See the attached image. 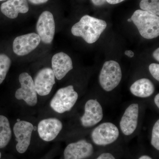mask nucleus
Masks as SVG:
<instances>
[{"instance_id":"f257e3e1","label":"nucleus","mask_w":159,"mask_h":159,"mask_svg":"<svg viewBox=\"0 0 159 159\" xmlns=\"http://www.w3.org/2000/svg\"><path fill=\"white\" fill-rule=\"evenodd\" d=\"M107 26L103 20L87 15L72 27L71 32L74 36L82 37L86 42L93 43L99 39Z\"/></svg>"},{"instance_id":"f03ea898","label":"nucleus","mask_w":159,"mask_h":159,"mask_svg":"<svg viewBox=\"0 0 159 159\" xmlns=\"http://www.w3.org/2000/svg\"><path fill=\"white\" fill-rule=\"evenodd\" d=\"M136 26L141 36L146 39H152L159 35V17L148 11L136 10L130 18Z\"/></svg>"},{"instance_id":"7ed1b4c3","label":"nucleus","mask_w":159,"mask_h":159,"mask_svg":"<svg viewBox=\"0 0 159 159\" xmlns=\"http://www.w3.org/2000/svg\"><path fill=\"white\" fill-rule=\"evenodd\" d=\"M122 78L121 67L117 61L110 60L104 63L99 76V84L104 90L112 91L119 85Z\"/></svg>"},{"instance_id":"20e7f679","label":"nucleus","mask_w":159,"mask_h":159,"mask_svg":"<svg viewBox=\"0 0 159 159\" xmlns=\"http://www.w3.org/2000/svg\"><path fill=\"white\" fill-rule=\"evenodd\" d=\"M78 95L73 85L59 89L51 99L50 105L53 110L60 114L71 110L75 105Z\"/></svg>"},{"instance_id":"39448f33","label":"nucleus","mask_w":159,"mask_h":159,"mask_svg":"<svg viewBox=\"0 0 159 159\" xmlns=\"http://www.w3.org/2000/svg\"><path fill=\"white\" fill-rule=\"evenodd\" d=\"M118 127L111 122H106L99 124L91 133V138L94 144L106 146L114 143L119 138Z\"/></svg>"},{"instance_id":"423d86ee","label":"nucleus","mask_w":159,"mask_h":159,"mask_svg":"<svg viewBox=\"0 0 159 159\" xmlns=\"http://www.w3.org/2000/svg\"><path fill=\"white\" fill-rule=\"evenodd\" d=\"M21 87L16 92L15 97L18 100H24L30 106L37 104V93L34 81L28 73H23L19 77Z\"/></svg>"},{"instance_id":"0eeeda50","label":"nucleus","mask_w":159,"mask_h":159,"mask_svg":"<svg viewBox=\"0 0 159 159\" xmlns=\"http://www.w3.org/2000/svg\"><path fill=\"white\" fill-rule=\"evenodd\" d=\"M55 22L50 11H43L40 16L36 25V30L41 40L46 44L52 42L55 34Z\"/></svg>"},{"instance_id":"6e6552de","label":"nucleus","mask_w":159,"mask_h":159,"mask_svg":"<svg viewBox=\"0 0 159 159\" xmlns=\"http://www.w3.org/2000/svg\"><path fill=\"white\" fill-rule=\"evenodd\" d=\"M33 128V125L27 121H19L15 124L13 132L17 142L16 150L19 153H25L29 148Z\"/></svg>"},{"instance_id":"1a4fd4ad","label":"nucleus","mask_w":159,"mask_h":159,"mask_svg":"<svg viewBox=\"0 0 159 159\" xmlns=\"http://www.w3.org/2000/svg\"><path fill=\"white\" fill-rule=\"evenodd\" d=\"M103 117L101 104L97 99H90L85 103L84 113L80 118V121L84 127H92L99 123Z\"/></svg>"},{"instance_id":"9d476101","label":"nucleus","mask_w":159,"mask_h":159,"mask_svg":"<svg viewBox=\"0 0 159 159\" xmlns=\"http://www.w3.org/2000/svg\"><path fill=\"white\" fill-rule=\"evenodd\" d=\"M40 41L39 35L35 33L18 36L13 41V51L19 56L27 55L36 48Z\"/></svg>"},{"instance_id":"9b49d317","label":"nucleus","mask_w":159,"mask_h":159,"mask_svg":"<svg viewBox=\"0 0 159 159\" xmlns=\"http://www.w3.org/2000/svg\"><path fill=\"white\" fill-rule=\"evenodd\" d=\"M93 152L92 144L81 140L69 144L65 149L64 156L65 159H84L91 157Z\"/></svg>"},{"instance_id":"f8f14e48","label":"nucleus","mask_w":159,"mask_h":159,"mask_svg":"<svg viewBox=\"0 0 159 159\" xmlns=\"http://www.w3.org/2000/svg\"><path fill=\"white\" fill-rule=\"evenodd\" d=\"M55 75L52 69L45 68L37 73L34 79L37 93L41 96H47L50 93L55 84Z\"/></svg>"},{"instance_id":"ddd939ff","label":"nucleus","mask_w":159,"mask_h":159,"mask_svg":"<svg viewBox=\"0 0 159 159\" xmlns=\"http://www.w3.org/2000/svg\"><path fill=\"white\" fill-rule=\"evenodd\" d=\"M139 112V107L138 103L130 104L125 110L120 122V129L125 135H130L136 129Z\"/></svg>"},{"instance_id":"4468645a","label":"nucleus","mask_w":159,"mask_h":159,"mask_svg":"<svg viewBox=\"0 0 159 159\" xmlns=\"http://www.w3.org/2000/svg\"><path fill=\"white\" fill-rule=\"evenodd\" d=\"M62 122L56 118H49L42 120L38 126L39 137L46 142H51L58 135L62 129Z\"/></svg>"},{"instance_id":"2eb2a0df","label":"nucleus","mask_w":159,"mask_h":159,"mask_svg":"<svg viewBox=\"0 0 159 159\" xmlns=\"http://www.w3.org/2000/svg\"><path fill=\"white\" fill-rule=\"evenodd\" d=\"M52 70L58 80L63 79L73 69L70 57L64 52H59L52 58Z\"/></svg>"},{"instance_id":"dca6fc26","label":"nucleus","mask_w":159,"mask_h":159,"mask_svg":"<svg viewBox=\"0 0 159 159\" xmlns=\"http://www.w3.org/2000/svg\"><path fill=\"white\" fill-rule=\"evenodd\" d=\"M1 10L3 14L10 19H15L19 13H27L29 10L27 0H8L2 4Z\"/></svg>"},{"instance_id":"f3484780","label":"nucleus","mask_w":159,"mask_h":159,"mask_svg":"<svg viewBox=\"0 0 159 159\" xmlns=\"http://www.w3.org/2000/svg\"><path fill=\"white\" fill-rule=\"evenodd\" d=\"M131 93L135 97L147 98L151 96L155 92L153 83L147 78H142L134 83L130 87Z\"/></svg>"},{"instance_id":"a211bd4d","label":"nucleus","mask_w":159,"mask_h":159,"mask_svg":"<svg viewBox=\"0 0 159 159\" xmlns=\"http://www.w3.org/2000/svg\"><path fill=\"white\" fill-rule=\"evenodd\" d=\"M11 132L9 120L0 116V148L6 147L11 139Z\"/></svg>"},{"instance_id":"6ab92c4d","label":"nucleus","mask_w":159,"mask_h":159,"mask_svg":"<svg viewBox=\"0 0 159 159\" xmlns=\"http://www.w3.org/2000/svg\"><path fill=\"white\" fill-rule=\"evenodd\" d=\"M139 5L142 10L159 16V0H141Z\"/></svg>"},{"instance_id":"aec40b11","label":"nucleus","mask_w":159,"mask_h":159,"mask_svg":"<svg viewBox=\"0 0 159 159\" xmlns=\"http://www.w3.org/2000/svg\"><path fill=\"white\" fill-rule=\"evenodd\" d=\"M11 64V61L5 54H0V84L6 78Z\"/></svg>"},{"instance_id":"412c9836","label":"nucleus","mask_w":159,"mask_h":159,"mask_svg":"<svg viewBox=\"0 0 159 159\" xmlns=\"http://www.w3.org/2000/svg\"><path fill=\"white\" fill-rule=\"evenodd\" d=\"M151 144L157 149L159 150V120L155 123L152 132Z\"/></svg>"},{"instance_id":"4be33fe9","label":"nucleus","mask_w":159,"mask_h":159,"mask_svg":"<svg viewBox=\"0 0 159 159\" xmlns=\"http://www.w3.org/2000/svg\"><path fill=\"white\" fill-rule=\"evenodd\" d=\"M149 70L151 74L157 80L159 81V64L152 63L149 66Z\"/></svg>"},{"instance_id":"5701e85b","label":"nucleus","mask_w":159,"mask_h":159,"mask_svg":"<svg viewBox=\"0 0 159 159\" xmlns=\"http://www.w3.org/2000/svg\"><path fill=\"white\" fill-rule=\"evenodd\" d=\"M97 159H116L112 154L109 152L101 154Z\"/></svg>"},{"instance_id":"b1692460","label":"nucleus","mask_w":159,"mask_h":159,"mask_svg":"<svg viewBox=\"0 0 159 159\" xmlns=\"http://www.w3.org/2000/svg\"><path fill=\"white\" fill-rule=\"evenodd\" d=\"M30 3L33 5H39L48 2L49 0H28Z\"/></svg>"},{"instance_id":"393cba45","label":"nucleus","mask_w":159,"mask_h":159,"mask_svg":"<svg viewBox=\"0 0 159 159\" xmlns=\"http://www.w3.org/2000/svg\"><path fill=\"white\" fill-rule=\"evenodd\" d=\"M94 5L97 6H101L107 2L106 0H91Z\"/></svg>"},{"instance_id":"a878e982","label":"nucleus","mask_w":159,"mask_h":159,"mask_svg":"<svg viewBox=\"0 0 159 159\" xmlns=\"http://www.w3.org/2000/svg\"><path fill=\"white\" fill-rule=\"evenodd\" d=\"M125 0H106L107 2L111 5H115V4H119L123 2Z\"/></svg>"},{"instance_id":"bb28decb","label":"nucleus","mask_w":159,"mask_h":159,"mask_svg":"<svg viewBox=\"0 0 159 159\" xmlns=\"http://www.w3.org/2000/svg\"><path fill=\"white\" fill-rule=\"evenodd\" d=\"M153 57L158 62L159 61V48H158L153 53Z\"/></svg>"},{"instance_id":"cd10ccee","label":"nucleus","mask_w":159,"mask_h":159,"mask_svg":"<svg viewBox=\"0 0 159 159\" xmlns=\"http://www.w3.org/2000/svg\"><path fill=\"white\" fill-rule=\"evenodd\" d=\"M125 54L129 57H133L134 55V52L130 50H127V51H125Z\"/></svg>"},{"instance_id":"c85d7f7f","label":"nucleus","mask_w":159,"mask_h":159,"mask_svg":"<svg viewBox=\"0 0 159 159\" xmlns=\"http://www.w3.org/2000/svg\"><path fill=\"white\" fill-rule=\"evenodd\" d=\"M154 102L156 105L157 107L158 108H159V94H157L156 96L154 97Z\"/></svg>"},{"instance_id":"c756f323","label":"nucleus","mask_w":159,"mask_h":159,"mask_svg":"<svg viewBox=\"0 0 159 159\" xmlns=\"http://www.w3.org/2000/svg\"><path fill=\"white\" fill-rule=\"evenodd\" d=\"M139 159H152L148 155H143L140 157Z\"/></svg>"},{"instance_id":"7c9ffc66","label":"nucleus","mask_w":159,"mask_h":159,"mask_svg":"<svg viewBox=\"0 0 159 159\" xmlns=\"http://www.w3.org/2000/svg\"><path fill=\"white\" fill-rule=\"evenodd\" d=\"M128 20V22L131 21V20L130 19H128V20Z\"/></svg>"},{"instance_id":"2f4dec72","label":"nucleus","mask_w":159,"mask_h":159,"mask_svg":"<svg viewBox=\"0 0 159 159\" xmlns=\"http://www.w3.org/2000/svg\"><path fill=\"white\" fill-rule=\"evenodd\" d=\"M1 155H1V152H0V158H1Z\"/></svg>"},{"instance_id":"473e14b6","label":"nucleus","mask_w":159,"mask_h":159,"mask_svg":"<svg viewBox=\"0 0 159 159\" xmlns=\"http://www.w3.org/2000/svg\"><path fill=\"white\" fill-rule=\"evenodd\" d=\"M4 1V0H0V1Z\"/></svg>"}]
</instances>
